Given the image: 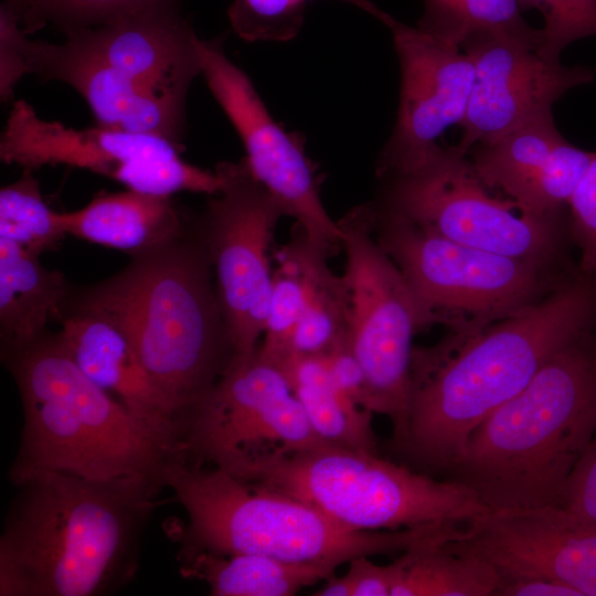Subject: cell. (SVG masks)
<instances>
[{
  "mask_svg": "<svg viewBox=\"0 0 596 596\" xmlns=\"http://www.w3.org/2000/svg\"><path fill=\"white\" fill-rule=\"evenodd\" d=\"M595 326L596 272L578 269L513 315L414 345L405 425L395 446L417 465L449 470L483 419L560 348Z\"/></svg>",
  "mask_w": 596,
  "mask_h": 596,
  "instance_id": "obj_1",
  "label": "cell"
},
{
  "mask_svg": "<svg viewBox=\"0 0 596 596\" xmlns=\"http://www.w3.org/2000/svg\"><path fill=\"white\" fill-rule=\"evenodd\" d=\"M0 538L1 596H96L136 574L141 533L162 487L46 469L10 471Z\"/></svg>",
  "mask_w": 596,
  "mask_h": 596,
  "instance_id": "obj_2",
  "label": "cell"
},
{
  "mask_svg": "<svg viewBox=\"0 0 596 596\" xmlns=\"http://www.w3.org/2000/svg\"><path fill=\"white\" fill-rule=\"evenodd\" d=\"M130 256L111 277L70 290L62 311L91 312L114 324L180 421L235 355L199 217L170 241Z\"/></svg>",
  "mask_w": 596,
  "mask_h": 596,
  "instance_id": "obj_3",
  "label": "cell"
},
{
  "mask_svg": "<svg viewBox=\"0 0 596 596\" xmlns=\"http://www.w3.org/2000/svg\"><path fill=\"white\" fill-rule=\"evenodd\" d=\"M596 435V326L560 348L469 436L449 469L489 510L557 505Z\"/></svg>",
  "mask_w": 596,
  "mask_h": 596,
  "instance_id": "obj_4",
  "label": "cell"
},
{
  "mask_svg": "<svg viewBox=\"0 0 596 596\" xmlns=\"http://www.w3.org/2000/svg\"><path fill=\"white\" fill-rule=\"evenodd\" d=\"M18 386L23 426L10 471L46 469L82 478L140 480L162 488L178 447L95 384L60 332L1 345Z\"/></svg>",
  "mask_w": 596,
  "mask_h": 596,
  "instance_id": "obj_5",
  "label": "cell"
},
{
  "mask_svg": "<svg viewBox=\"0 0 596 596\" xmlns=\"http://www.w3.org/2000/svg\"><path fill=\"white\" fill-rule=\"evenodd\" d=\"M163 483L183 508L181 550L256 554L289 562L402 553L449 531L447 523L390 531L349 529L311 503L221 469L171 459Z\"/></svg>",
  "mask_w": 596,
  "mask_h": 596,
  "instance_id": "obj_6",
  "label": "cell"
},
{
  "mask_svg": "<svg viewBox=\"0 0 596 596\" xmlns=\"http://www.w3.org/2000/svg\"><path fill=\"white\" fill-rule=\"evenodd\" d=\"M371 202L374 236L401 272L422 330H465L502 319L540 301L578 269L465 245Z\"/></svg>",
  "mask_w": 596,
  "mask_h": 596,
  "instance_id": "obj_7",
  "label": "cell"
},
{
  "mask_svg": "<svg viewBox=\"0 0 596 596\" xmlns=\"http://www.w3.org/2000/svg\"><path fill=\"white\" fill-rule=\"evenodd\" d=\"M247 482L305 500L355 531L465 524L488 511L476 492L377 453L321 444L257 471Z\"/></svg>",
  "mask_w": 596,
  "mask_h": 596,
  "instance_id": "obj_8",
  "label": "cell"
},
{
  "mask_svg": "<svg viewBox=\"0 0 596 596\" xmlns=\"http://www.w3.org/2000/svg\"><path fill=\"white\" fill-rule=\"evenodd\" d=\"M376 204L424 230L483 251L546 265L571 267L567 212L552 217L524 213L492 196L457 145L435 147L414 168L380 178ZM576 266V265H574Z\"/></svg>",
  "mask_w": 596,
  "mask_h": 596,
  "instance_id": "obj_9",
  "label": "cell"
},
{
  "mask_svg": "<svg viewBox=\"0 0 596 596\" xmlns=\"http://www.w3.org/2000/svg\"><path fill=\"white\" fill-rule=\"evenodd\" d=\"M321 444L284 369L258 348L235 354L213 389L180 419L184 462L242 480Z\"/></svg>",
  "mask_w": 596,
  "mask_h": 596,
  "instance_id": "obj_10",
  "label": "cell"
},
{
  "mask_svg": "<svg viewBox=\"0 0 596 596\" xmlns=\"http://www.w3.org/2000/svg\"><path fill=\"white\" fill-rule=\"evenodd\" d=\"M338 225L347 259L349 347L365 375L368 409L391 419L395 441L405 425L413 338L422 330L417 308L401 272L374 236L372 202L350 210Z\"/></svg>",
  "mask_w": 596,
  "mask_h": 596,
  "instance_id": "obj_11",
  "label": "cell"
},
{
  "mask_svg": "<svg viewBox=\"0 0 596 596\" xmlns=\"http://www.w3.org/2000/svg\"><path fill=\"white\" fill-rule=\"evenodd\" d=\"M220 190L199 221L215 289L235 354L256 351L269 309L270 244L285 210L255 179L246 161L219 162Z\"/></svg>",
  "mask_w": 596,
  "mask_h": 596,
  "instance_id": "obj_12",
  "label": "cell"
},
{
  "mask_svg": "<svg viewBox=\"0 0 596 596\" xmlns=\"http://www.w3.org/2000/svg\"><path fill=\"white\" fill-rule=\"evenodd\" d=\"M225 36L198 40L202 76L235 128L255 179L280 203L308 238L330 255L341 248V231L320 195L321 178L305 140L270 114L248 75L224 50Z\"/></svg>",
  "mask_w": 596,
  "mask_h": 596,
  "instance_id": "obj_13",
  "label": "cell"
},
{
  "mask_svg": "<svg viewBox=\"0 0 596 596\" xmlns=\"http://www.w3.org/2000/svg\"><path fill=\"white\" fill-rule=\"evenodd\" d=\"M541 29L482 31L460 49L471 58L475 78L457 145L468 152L544 114L572 87L594 81V70L564 66L540 53Z\"/></svg>",
  "mask_w": 596,
  "mask_h": 596,
  "instance_id": "obj_14",
  "label": "cell"
},
{
  "mask_svg": "<svg viewBox=\"0 0 596 596\" xmlns=\"http://www.w3.org/2000/svg\"><path fill=\"white\" fill-rule=\"evenodd\" d=\"M382 23L392 32L401 92L393 131L377 159L379 179L414 168L447 128L461 124L475 78L472 61L459 46L389 13Z\"/></svg>",
  "mask_w": 596,
  "mask_h": 596,
  "instance_id": "obj_15",
  "label": "cell"
},
{
  "mask_svg": "<svg viewBox=\"0 0 596 596\" xmlns=\"http://www.w3.org/2000/svg\"><path fill=\"white\" fill-rule=\"evenodd\" d=\"M445 545L500 575L544 577L596 596V526L557 505L485 511Z\"/></svg>",
  "mask_w": 596,
  "mask_h": 596,
  "instance_id": "obj_16",
  "label": "cell"
},
{
  "mask_svg": "<svg viewBox=\"0 0 596 596\" xmlns=\"http://www.w3.org/2000/svg\"><path fill=\"white\" fill-rule=\"evenodd\" d=\"M65 36L183 108L192 82L202 75L199 36L184 17L180 0H161Z\"/></svg>",
  "mask_w": 596,
  "mask_h": 596,
  "instance_id": "obj_17",
  "label": "cell"
},
{
  "mask_svg": "<svg viewBox=\"0 0 596 596\" xmlns=\"http://www.w3.org/2000/svg\"><path fill=\"white\" fill-rule=\"evenodd\" d=\"M468 152L487 188L502 190L522 213L539 217L567 212L568 200L594 155L568 142L556 128L552 113L478 143Z\"/></svg>",
  "mask_w": 596,
  "mask_h": 596,
  "instance_id": "obj_18",
  "label": "cell"
},
{
  "mask_svg": "<svg viewBox=\"0 0 596 596\" xmlns=\"http://www.w3.org/2000/svg\"><path fill=\"white\" fill-rule=\"evenodd\" d=\"M19 46L25 74L73 87L91 107L97 126L182 145L185 108L128 78L74 40L32 41L23 31Z\"/></svg>",
  "mask_w": 596,
  "mask_h": 596,
  "instance_id": "obj_19",
  "label": "cell"
},
{
  "mask_svg": "<svg viewBox=\"0 0 596 596\" xmlns=\"http://www.w3.org/2000/svg\"><path fill=\"white\" fill-rule=\"evenodd\" d=\"M182 146L149 134L105 127L75 129L38 116L23 99L17 100L0 138V159L25 170L65 164L114 177L124 164L180 156Z\"/></svg>",
  "mask_w": 596,
  "mask_h": 596,
  "instance_id": "obj_20",
  "label": "cell"
},
{
  "mask_svg": "<svg viewBox=\"0 0 596 596\" xmlns=\"http://www.w3.org/2000/svg\"><path fill=\"white\" fill-rule=\"evenodd\" d=\"M60 331L81 370L99 387L179 449V412L157 385L127 338L109 321L63 310Z\"/></svg>",
  "mask_w": 596,
  "mask_h": 596,
  "instance_id": "obj_21",
  "label": "cell"
},
{
  "mask_svg": "<svg viewBox=\"0 0 596 596\" xmlns=\"http://www.w3.org/2000/svg\"><path fill=\"white\" fill-rule=\"evenodd\" d=\"M190 219L171 196L129 189L100 193L84 207L63 213L67 235L130 255L175 237Z\"/></svg>",
  "mask_w": 596,
  "mask_h": 596,
  "instance_id": "obj_22",
  "label": "cell"
},
{
  "mask_svg": "<svg viewBox=\"0 0 596 596\" xmlns=\"http://www.w3.org/2000/svg\"><path fill=\"white\" fill-rule=\"evenodd\" d=\"M183 576L204 582L214 596H291L324 581L345 562L324 558L289 562L256 554H214L180 550Z\"/></svg>",
  "mask_w": 596,
  "mask_h": 596,
  "instance_id": "obj_23",
  "label": "cell"
},
{
  "mask_svg": "<svg viewBox=\"0 0 596 596\" xmlns=\"http://www.w3.org/2000/svg\"><path fill=\"white\" fill-rule=\"evenodd\" d=\"M39 257L0 237L1 345L40 337L47 323L62 315L70 288L64 275L45 268Z\"/></svg>",
  "mask_w": 596,
  "mask_h": 596,
  "instance_id": "obj_24",
  "label": "cell"
},
{
  "mask_svg": "<svg viewBox=\"0 0 596 596\" xmlns=\"http://www.w3.org/2000/svg\"><path fill=\"white\" fill-rule=\"evenodd\" d=\"M279 365L310 426L323 443L377 453L373 414L334 385L322 356H289Z\"/></svg>",
  "mask_w": 596,
  "mask_h": 596,
  "instance_id": "obj_25",
  "label": "cell"
},
{
  "mask_svg": "<svg viewBox=\"0 0 596 596\" xmlns=\"http://www.w3.org/2000/svg\"><path fill=\"white\" fill-rule=\"evenodd\" d=\"M455 536L432 538L402 552L393 562L391 596H496L497 568L480 557L449 550L445 542Z\"/></svg>",
  "mask_w": 596,
  "mask_h": 596,
  "instance_id": "obj_26",
  "label": "cell"
},
{
  "mask_svg": "<svg viewBox=\"0 0 596 596\" xmlns=\"http://www.w3.org/2000/svg\"><path fill=\"white\" fill-rule=\"evenodd\" d=\"M322 256L331 255L296 225L290 241L275 252L277 265L258 351L276 363L288 355L291 336L309 298L315 266Z\"/></svg>",
  "mask_w": 596,
  "mask_h": 596,
  "instance_id": "obj_27",
  "label": "cell"
},
{
  "mask_svg": "<svg viewBox=\"0 0 596 596\" xmlns=\"http://www.w3.org/2000/svg\"><path fill=\"white\" fill-rule=\"evenodd\" d=\"M328 259L322 256L315 266L309 298L291 336L287 358L323 356L349 344V288L344 276L329 268Z\"/></svg>",
  "mask_w": 596,
  "mask_h": 596,
  "instance_id": "obj_28",
  "label": "cell"
},
{
  "mask_svg": "<svg viewBox=\"0 0 596 596\" xmlns=\"http://www.w3.org/2000/svg\"><path fill=\"white\" fill-rule=\"evenodd\" d=\"M66 235L63 213L46 204L31 170H25L20 179L1 188L0 237L40 256L55 248Z\"/></svg>",
  "mask_w": 596,
  "mask_h": 596,
  "instance_id": "obj_29",
  "label": "cell"
},
{
  "mask_svg": "<svg viewBox=\"0 0 596 596\" xmlns=\"http://www.w3.org/2000/svg\"><path fill=\"white\" fill-rule=\"evenodd\" d=\"M522 12L519 0H424L416 26L460 47L478 32L528 26Z\"/></svg>",
  "mask_w": 596,
  "mask_h": 596,
  "instance_id": "obj_30",
  "label": "cell"
},
{
  "mask_svg": "<svg viewBox=\"0 0 596 596\" xmlns=\"http://www.w3.org/2000/svg\"><path fill=\"white\" fill-rule=\"evenodd\" d=\"M161 0H12L7 4L29 35L46 25L65 35L107 24Z\"/></svg>",
  "mask_w": 596,
  "mask_h": 596,
  "instance_id": "obj_31",
  "label": "cell"
},
{
  "mask_svg": "<svg viewBox=\"0 0 596 596\" xmlns=\"http://www.w3.org/2000/svg\"><path fill=\"white\" fill-rule=\"evenodd\" d=\"M310 0H234L227 9L233 31L246 42H288L300 32ZM376 18L387 12L371 0H339Z\"/></svg>",
  "mask_w": 596,
  "mask_h": 596,
  "instance_id": "obj_32",
  "label": "cell"
},
{
  "mask_svg": "<svg viewBox=\"0 0 596 596\" xmlns=\"http://www.w3.org/2000/svg\"><path fill=\"white\" fill-rule=\"evenodd\" d=\"M113 179L129 190L158 196H171L184 191L212 195L221 188V179L215 170L188 163L180 156L124 164Z\"/></svg>",
  "mask_w": 596,
  "mask_h": 596,
  "instance_id": "obj_33",
  "label": "cell"
},
{
  "mask_svg": "<svg viewBox=\"0 0 596 596\" xmlns=\"http://www.w3.org/2000/svg\"><path fill=\"white\" fill-rule=\"evenodd\" d=\"M540 53L552 60L570 43L596 35V0H550Z\"/></svg>",
  "mask_w": 596,
  "mask_h": 596,
  "instance_id": "obj_34",
  "label": "cell"
},
{
  "mask_svg": "<svg viewBox=\"0 0 596 596\" xmlns=\"http://www.w3.org/2000/svg\"><path fill=\"white\" fill-rule=\"evenodd\" d=\"M572 243L579 251L578 269L596 272V152L567 203Z\"/></svg>",
  "mask_w": 596,
  "mask_h": 596,
  "instance_id": "obj_35",
  "label": "cell"
},
{
  "mask_svg": "<svg viewBox=\"0 0 596 596\" xmlns=\"http://www.w3.org/2000/svg\"><path fill=\"white\" fill-rule=\"evenodd\" d=\"M557 507L596 526V435L568 476Z\"/></svg>",
  "mask_w": 596,
  "mask_h": 596,
  "instance_id": "obj_36",
  "label": "cell"
},
{
  "mask_svg": "<svg viewBox=\"0 0 596 596\" xmlns=\"http://www.w3.org/2000/svg\"><path fill=\"white\" fill-rule=\"evenodd\" d=\"M17 15L3 2L0 4V97L1 102L11 98L15 85L25 75L19 46L22 32Z\"/></svg>",
  "mask_w": 596,
  "mask_h": 596,
  "instance_id": "obj_37",
  "label": "cell"
},
{
  "mask_svg": "<svg viewBox=\"0 0 596 596\" xmlns=\"http://www.w3.org/2000/svg\"><path fill=\"white\" fill-rule=\"evenodd\" d=\"M322 358L334 385L353 403L370 412L365 375L349 344L340 345Z\"/></svg>",
  "mask_w": 596,
  "mask_h": 596,
  "instance_id": "obj_38",
  "label": "cell"
},
{
  "mask_svg": "<svg viewBox=\"0 0 596 596\" xmlns=\"http://www.w3.org/2000/svg\"><path fill=\"white\" fill-rule=\"evenodd\" d=\"M344 575L350 583L352 596H391L395 568L393 562L379 565L370 556H358L349 562Z\"/></svg>",
  "mask_w": 596,
  "mask_h": 596,
  "instance_id": "obj_39",
  "label": "cell"
},
{
  "mask_svg": "<svg viewBox=\"0 0 596 596\" xmlns=\"http://www.w3.org/2000/svg\"><path fill=\"white\" fill-rule=\"evenodd\" d=\"M496 596H581L574 588L544 577L500 575Z\"/></svg>",
  "mask_w": 596,
  "mask_h": 596,
  "instance_id": "obj_40",
  "label": "cell"
},
{
  "mask_svg": "<svg viewBox=\"0 0 596 596\" xmlns=\"http://www.w3.org/2000/svg\"><path fill=\"white\" fill-rule=\"evenodd\" d=\"M519 3L522 11L535 8L539 9L544 15L547 10L550 0H519Z\"/></svg>",
  "mask_w": 596,
  "mask_h": 596,
  "instance_id": "obj_41",
  "label": "cell"
},
{
  "mask_svg": "<svg viewBox=\"0 0 596 596\" xmlns=\"http://www.w3.org/2000/svg\"><path fill=\"white\" fill-rule=\"evenodd\" d=\"M12 0H3L2 2H6V3H9L11 2Z\"/></svg>",
  "mask_w": 596,
  "mask_h": 596,
  "instance_id": "obj_42",
  "label": "cell"
}]
</instances>
